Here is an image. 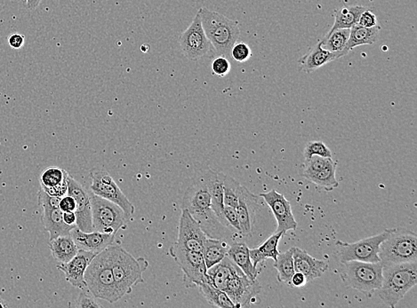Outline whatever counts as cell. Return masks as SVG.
<instances>
[{"label": "cell", "mask_w": 417, "mask_h": 308, "mask_svg": "<svg viewBox=\"0 0 417 308\" xmlns=\"http://www.w3.org/2000/svg\"><path fill=\"white\" fill-rule=\"evenodd\" d=\"M75 307L78 308H100L103 307L101 305L95 300V298L90 293H81L78 295L76 303L74 305Z\"/></svg>", "instance_id": "cell-41"}, {"label": "cell", "mask_w": 417, "mask_h": 308, "mask_svg": "<svg viewBox=\"0 0 417 308\" xmlns=\"http://www.w3.org/2000/svg\"><path fill=\"white\" fill-rule=\"evenodd\" d=\"M241 185L235 179L228 175L223 179V204L237 208Z\"/></svg>", "instance_id": "cell-35"}, {"label": "cell", "mask_w": 417, "mask_h": 308, "mask_svg": "<svg viewBox=\"0 0 417 308\" xmlns=\"http://www.w3.org/2000/svg\"><path fill=\"white\" fill-rule=\"evenodd\" d=\"M212 72L215 76L223 78L227 76L232 70L231 62L227 57L223 55H218L213 59L211 64Z\"/></svg>", "instance_id": "cell-39"}, {"label": "cell", "mask_w": 417, "mask_h": 308, "mask_svg": "<svg viewBox=\"0 0 417 308\" xmlns=\"http://www.w3.org/2000/svg\"><path fill=\"white\" fill-rule=\"evenodd\" d=\"M107 250L118 290L123 298L132 293L136 285L144 283L143 274L149 262L143 258H134L120 245L111 244Z\"/></svg>", "instance_id": "cell-3"}, {"label": "cell", "mask_w": 417, "mask_h": 308, "mask_svg": "<svg viewBox=\"0 0 417 308\" xmlns=\"http://www.w3.org/2000/svg\"><path fill=\"white\" fill-rule=\"evenodd\" d=\"M283 233L275 232L270 237L260 245V247L249 249L251 261L254 267L257 268L259 264H262L268 258L277 260L280 251L278 250V242L284 237Z\"/></svg>", "instance_id": "cell-26"}, {"label": "cell", "mask_w": 417, "mask_h": 308, "mask_svg": "<svg viewBox=\"0 0 417 308\" xmlns=\"http://www.w3.org/2000/svg\"><path fill=\"white\" fill-rule=\"evenodd\" d=\"M68 178V175H67ZM67 178L61 183L52 188H41L45 193H48L49 196H55V198H62L68 193V182Z\"/></svg>", "instance_id": "cell-43"}, {"label": "cell", "mask_w": 417, "mask_h": 308, "mask_svg": "<svg viewBox=\"0 0 417 308\" xmlns=\"http://www.w3.org/2000/svg\"><path fill=\"white\" fill-rule=\"evenodd\" d=\"M206 180H208V185L210 195H211V205L212 209L219 221L222 223L225 227H229L227 222L223 215V179H225V173L213 171L211 169L206 170Z\"/></svg>", "instance_id": "cell-22"}, {"label": "cell", "mask_w": 417, "mask_h": 308, "mask_svg": "<svg viewBox=\"0 0 417 308\" xmlns=\"http://www.w3.org/2000/svg\"><path fill=\"white\" fill-rule=\"evenodd\" d=\"M69 173L64 169L58 167H48L44 170L39 179L41 188H52V186L61 184L67 178Z\"/></svg>", "instance_id": "cell-36"}, {"label": "cell", "mask_w": 417, "mask_h": 308, "mask_svg": "<svg viewBox=\"0 0 417 308\" xmlns=\"http://www.w3.org/2000/svg\"><path fill=\"white\" fill-rule=\"evenodd\" d=\"M223 215L229 228H234L236 231L241 233V225H239L237 210L232 206L225 205ZM241 235V234H239Z\"/></svg>", "instance_id": "cell-40"}, {"label": "cell", "mask_w": 417, "mask_h": 308, "mask_svg": "<svg viewBox=\"0 0 417 308\" xmlns=\"http://www.w3.org/2000/svg\"><path fill=\"white\" fill-rule=\"evenodd\" d=\"M259 207L258 196L253 194L246 186H241L237 214L242 237H251L255 228L256 211Z\"/></svg>", "instance_id": "cell-18"}, {"label": "cell", "mask_w": 417, "mask_h": 308, "mask_svg": "<svg viewBox=\"0 0 417 308\" xmlns=\"http://www.w3.org/2000/svg\"><path fill=\"white\" fill-rule=\"evenodd\" d=\"M198 12L203 29L213 51L218 55L231 57L233 45L241 37L239 22L206 8H199Z\"/></svg>", "instance_id": "cell-2"}, {"label": "cell", "mask_w": 417, "mask_h": 308, "mask_svg": "<svg viewBox=\"0 0 417 308\" xmlns=\"http://www.w3.org/2000/svg\"><path fill=\"white\" fill-rule=\"evenodd\" d=\"M8 42L10 47L13 49H21L24 47L25 37L20 34H13L9 36Z\"/></svg>", "instance_id": "cell-45"}, {"label": "cell", "mask_w": 417, "mask_h": 308, "mask_svg": "<svg viewBox=\"0 0 417 308\" xmlns=\"http://www.w3.org/2000/svg\"><path fill=\"white\" fill-rule=\"evenodd\" d=\"M367 8L361 6H344L334 12V22L331 29H351L358 24L360 15Z\"/></svg>", "instance_id": "cell-31"}, {"label": "cell", "mask_w": 417, "mask_h": 308, "mask_svg": "<svg viewBox=\"0 0 417 308\" xmlns=\"http://www.w3.org/2000/svg\"><path fill=\"white\" fill-rule=\"evenodd\" d=\"M293 249V258L295 272H300L306 277L307 281H313L323 277L328 270V265L323 261L311 256L306 251L300 248Z\"/></svg>", "instance_id": "cell-20"}, {"label": "cell", "mask_w": 417, "mask_h": 308, "mask_svg": "<svg viewBox=\"0 0 417 308\" xmlns=\"http://www.w3.org/2000/svg\"><path fill=\"white\" fill-rule=\"evenodd\" d=\"M304 156L305 160L310 159L311 156H320L323 157H330L332 159V152L328 149L326 144L320 140L315 142H309L305 147Z\"/></svg>", "instance_id": "cell-37"}, {"label": "cell", "mask_w": 417, "mask_h": 308, "mask_svg": "<svg viewBox=\"0 0 417 308\" xmlns=\"http://www.w3.org/2000/svg\"><path fill=\"white\" fill-rule=\"evenodd\" d=\"M85 281L88 291L95 299L118 302L121 298L115 281L107 249L101 251L90 262L85 273Z\"/></svg>", "instance_id": "cell-5"}, {"label": "cell", "mask_w": 417, "mask_h": 308, "mask_svg": "<svg viewBox=\"0 0 417 308\" xmlns=\"http://www.w3.org/2000/svg\"><path fill=\"white\" fill-rule=\"evenodd\" d=\"M8 307V305L5 302V300H3L1 298H0V308H6Z\"/></svg>", "instance_id": "cell-49"}, {"label": "cell", "mask_w": 417, "mask_h": 308, "mask_svg": "<svg viewBox=\"0 0 417 308\" xmlns=\"http://www.w3.org/2000/svg\"><path fill=\"white\" fill-rule=\"evenodd\" d=\"M227 256L241 268L251 280H256L261 270L254 267L249 254V248L245 242H234L229 244Z\"/></svg>", "instance_id": "cell-25"}, {"label": "cell", "mask_w": 417, "mask_h": 308, "mask_svg": "<svg viewBox=\"0 0 417 308\" xmlns=\"http://www.w3.org/2000/svg\"><path fill=\"white\" fill-rule=\"evenodd\" d=\"M24 1L27 3V8L29 10H34L41 4V0H24Z\"/></svg>", "instance_id": "cell-48"}, {"label": "cell", "mask_w": 417, "mask_h": 308, "mask_svg": "<svg viewBox=\"0 0 417 308\" xmlns=\"http://www.w3.org/2000/svg\"><path fill=\"white\" fill-rule=\"evenodd\" d=\"M336 169L337 163L333 162L320 171L304 176V178L326 191H332L339 186V182L336 178Z\"/></svg>", "instance_id": "cell-32"}, {"label": "cell", "mask_w": 417, "mask_h": 308, "mask_svg": "<svg viewBox=\"0 0 417 308\" xmlns=\"http://www.w3.org/2000/svg\"><path fill=\"white\" fill-rule=\"evenodd\" d=\"M208 235L199 223L185 209H182L179 219L178 237L176 244L193 251L202 252Z\"/></svg>", "instance_id": "cell-15"}, {"label": "cell", "mask_w": 417, "mask_h": 308, "mask_svg": "<svg viewBox=\"0 0 417 308\" xmlns=\"http://www.w3.org/2000/svg\"><path fill=\"white\" fill-rule=\"evenodd\" d=\"M252 57L251 48L244 42H236L231 50V57L239 64L247 62Z\"/></svg>", "instance_id": "cell-38"}, {"label": "cell", "mask_w": 417, "mask_h": 308, "mask_svg": "<svg viewBox=\"0 0 417 308\" xmlns=\"http://www.w3.org/2000/svg\"><path fill=\"white\" fill-rule=\"evenodd\" d=\"M52 256L59 263H67L78 254V248L71 235H61L49 242Z\"/></svg>", "instance_id": "cell-28"}, {"label": "cell", "mask_w": 417, "mask_h": 308, "mask_svg": "<svg viewBox=\"0 0 417 308\" xmlns=\"http://www.w3.org/2000/svg\"><path fill=\"white\" fill-rule=\"evenodd\" d=\"M394 229H386L381 234L354 242L337 241L334 255L340 263L353 261L377 263L380 262V245L392 234Z\"/></svg>", "instance_id": "cell-8"}, {"label": "cell", "mask_w": 417, "mask_h": 308, "mask_svg": "<svg viewBox=\"0 0 417 308\" xmlns=\"http://www.w3.org/2000/svg\"><path fill=\"white\" fill-rule=\"evenodd\" d=\"M97 255L94 252L78 250V254L70 261L67 263H59L57 268L64 274L65 279L72 286L84 290L87 288L85 281V270Z\"/></svg>", "instance_id": "cell-17"}, {"label": "cell", "mask_w": 417, "mask_h": 308, "mask_svg": "<svg viewBox=\"0 0 417 308\" xmlns=\"http://www.w3.org/2000/svg\"><path fill=\"white\" fill-rule=\"evenodd\" d=\"M90 176L92 182L90 191L93 194L115 203L123 210L127 218L132 217L136 211L134 206L121 191L109 173L104 169L94 168L91 170Z\"/></svg>", "instance_id": "cell-11"}, {"label": "cell", "mask_w": 417, "mask_h": 308, "mask_svg": "<svg viewBox=\"0 0 417 308\" xmlns=\"http://www.w3.org/2000/svg\"><path fill=\"white\" fill-rule=\"evenodd\" d=\"M182 209H185L199 223L208 237L223 239L229 237V228L219 221L211 205L206 170L197 175L195 182L187 189L183 196Z\"/></svg>", "instance_id": "cell-1"}, {"label": "cell", "mask_w": 417, "mask_h": 308, "mask_svg": "<svg viewBox=\"0 0 417 308\" xmlns=\"http://www.w3.org/2000/svg\"><path fill=\"white\" fill-rule=\"evenodd\" d=\"M259 196L264 198L277 219L278 228L276 232H281L285 235L288 231L297 230V222L292 212L290 203L283 194L276 189H271V191L261 193Z\"/></svg>", "instance_id": "cell-14"}, {"label": "cell", "mask_w": 417, "mask_h": 308, "mask_svg": "<svg viewBox=\"0 0 417 308\" xmlns=\"http://www.w3.org/2000/svg\"><path fill=\"white\" fill-rule=\"evenodd\" d=\"M67 182V194L76 201V210L74 212L77 217L76 227L83 232L94 231L90 193L70 175H68Z\"/></svg>", "instance_id": "cell-16"}, {"label": "cell", "mask_w": 417, "mask_h": 308, "mask_svg": "<svg viewBox=\"0 0 417 308\" xmlns=\"http://www.w3.org/2000/svg\"><path fill=\"white\" fill-rule=\"evenodd\" d=\"M306 284L307 279L306 277H305V275L300 273V272H295L293 277L291 278L290 286L295 288H303Z\"/></svg>", "instance_id": "cell-46"}, {"label": "cell", "mask_w": 417, "mask_h": 308, "mask_svg": "<svg viewBox=\"0 0 417 308\" xmlns=\"http://www.w3.org/2000/svg\"><path fill=\"white\" fill-rule=\"evenodd\" d=\"M71 235L76 244L78 250L100 254L113 244L115 235L106 234L98 231L83 232L75 227L71 231Z\"/></svg>", "instance_id": "cell-19"}, {"label": "cell", "mask_w": 417, "mask_h": 308, "mask_svg": "<svg viewBox=\"0 0 417 308\" xmlns=\"http://www.w3.org/2000/svg\"><path fill=\"white\" fill-rule=\"evenodd\" d=\"M337 59H340L338 54L325 50L321 47L320 41L298 61V64H300L302 71L306 72V73H313L324 65L336 61Z\"/></svg>", "instance_id": "cell-23"}, {"label": "cell", "mask_w": 417, "mask_h": 308, "mask_svg": "<svg viewBox=\"0 0 417 308\" xmlns=\"http://www.w3.org/2000/svg\"><path fill=\"white\" fill-rule=\"evenodd\" d=\"M377 24V18L374 13L371 12L370 10L366 9L365 11L360 15L359 22L358 25L362 26V27L372 28L375 27Z\"/></svg>", "instance_id": "cell-42"}, {"label": "cell", "mask_w": 417, "mask_h": 308, "mask_svg": "<svg viewBox=\"0 0 417 308\" xmlns=\"http://www.w3.org/2000/svg\"><path fill=\"white\" fill-rule=\"evenodd\" d=\"M241 270V268L231 258L226 256L221 262L208 268L206 271L208 283L218 289L225 291L229 280Z\"/></svg>", "instance_id": "cell-24"}, {"label": "cell", "mask_w": 417, "mask_h": 308, "mask_svg": "<svg viewBox=\"0 0 417 308\" xmlns=\"http://www.w3.org/2000/svg\"><path fill=\"white\" fill-rule=\"evenodd\" d=\"M229 244L223 239L208 237L206 239L203 247V257L206 262V268L213 267L218 264L223 258L227 256Z\"/></svg>", "instance_id": "cell-29"}, {"label": "cell", "mask_w": 417, "mask_h": 308, "mask_svg": "<svg viewBox=\"0 0 417 308\" xmlns=\"http://www.w3.org/2000/svg\"><path fill=\"white\" fill-rule=\"evenodd\" d=\"M65 224L68 226H76L77 217L74 212H66L62 214Z\"/></svg>", "instance_id": "cell-47"}, {"label": "cell", "mask_w": 417, "mask_h": 308, "mask_svg": "<svg viewBox=\"0 0 417 308\" xmlns=\"http://www.w3.org/2000/svg\"><path fill=\"white\" fill-rule=\"evenodd\" d=\"M179 44L183 55L190 61H198L212 52L213 47L203 29L199 12L181 35Z\"/></svg>", "instance_id": "cell-12"}, {"label": "cell", "mask_w": 417, "mask_h": 308, "mask_svg": "<svg viewBox=\"0 0 417 308\" xmlns=\"http://www.w3.org/2000/svg\"><path fill=\"white\" fill-rule=\"evenodd\" d=\"M274 267L278 271V281L280 283L290 284L292 277L295 274V265L293 258V249L282 252L278 255L277 260L274 261Z\"/></svg>", "instance_id": "cell-33"}, {"label": "cell", "mask_w": 417, "mask_h": 308, "mask_svg": "<svg viewBox=\"0 0 417 308\" xmlns=\"http://www.w3.org/2000/svg\"><path fill=\"white\" fill-rule=\"evenodd\" d=\"M200 293L203 295L206 301L213 307L220 308H235L234 304L229 300L228 295L225 291L218 289L212 284L206 283L202 284L199 286Z\"/></svg>", "instance_id": "cell-34"}, {"label": "cell", "mask_w": 417, "mask_h": 308, "mask_svg": "<svg viewBox=\"0 0 417 308\" xmlns=\"http://www.w3.org/2000/svg\"><path fill=\"white\" fill-rule=\"evenodd\" d=\"M90 193L92 222L94 231L116 235L127 222V215L119 205Z\"/></svg>", "instance_id": "cell-9"}, {"label": "cell", "mask_w": 417, "mask_h": 308, "mask_svg": "<svg viewBox=\"0 0 417 308\" xmlns=\"http://www.w3.org/2000/svg\"><path fill=\"white\" fill-rule=\"evenodd\" d=\"M379 258L384 265L417 262V235L406 228H395L380 245Z\"/></svg>", "instance_id": "cell-7"}, {"label": "cell", "mask_w": 417, "mask_h": 308, "mask_svg": "<svg viewBox=\"0 0 417 308\" xmlns=\"http://www.w3.org/2000/svg\"><path fill=\"white\" fill-rule=\"evenodd\" d=\"M416 284L417 262L384 265L379 296L386 306L394 307Z\"/></svg>", "instance_id": "cell-4"}, {"label": "cell", "mask_w": 417, "mask_h": 308, "mask_svg": "<svg viewBox=\"0 0 417 308\" xmlns=\"http://www.w3.org/2000/svg\"><path fill=\"white\" fill-rule=\"evenodd\" d=\"M41 207L42 208L41 221L45 230L50 235V240L61 235H71L72 229L76 227V226L65 224L62 218L64 212L60 208L47 205H41Z\"/></svg>", "instance_id": "cell-21"}, {"label": "cell", "mask_w": 417, "mask_h": 308, "mask_svg": "<svg viewBox=\"0 0 417 308\" xmlns=\"http://www.w3.org/2000/svg\"><path fill=\"white\" fill-rule=\"evenodd\" d=\"M261 290L257 280H251L241 270L229 280L225 291L235 308H241L251 307Z\"/></svg>", "instance_id": "cell-13"}, {"label": "cell", "mask_w": 417, "mask_h": 308, "mask_svg": "<svg viewBox=\"0 0 417 308\" xmlns=\"http://www.w3.org/2000/svg\"><path fill=\"white\" fill-rule=\"evenodd\" d=\"M381 27L379 24L372 28L362 27L355 25L351 29L350 37L348 39L347 45L344 52L346 54H349L353 49L360 47V45H370L376 43L379 41Z\"/></svg>", "instance_id": "cell-27"}, {"label": "cell", "mask_w": 417, "mask_h": 308, "mask_svg": "<svg viewBox=\"0 0 417 308\" xmlns=\"http://www.w3.org/2000/svg\"><path fill=\"white\" fill-rule=\"evenodd\" d=\"M59 208L61 209L62 212H75V210H76V201H75V199L71 196L65 195L60 199Z\"/></svg>", "instance_id": "cell-44"}, {"label": "cell", "mask_w": 417, "mask_h": 308, "mask_svg": "<svg viewBox=\"0 0 417 308\" xmlns=\"http://www.w3.org/2000/svg\"><path fill=\"white\" fill-rule=\"evenodd\" d=\"M169 254L182 270L186 288L199 287L208 281V268L202 252L188 250L175 242L171 245Z\"/></svg>", "instance_id": "cell-10"}, {"label": "cell", "mask_w": 417, "mask_h": 308, "mask_svg": "<svg viewBox=\"0 0 417 308\" xmlns=\"http://www.w3.org/2000/svg\"><path fill=\"white\" fill-rule=\"evenodd\" d=\"M350 31L351 29H330L320 41L321 47L325 50L338 54L339 58L346 57L344 49L350 37Z\"/></svg>", "instance_id": "cell-30"}, {"label": "cell", "mask_w": 417, "mask_h": 308, "mask_svg": "<svg viewBox=\"0 0 417 308\" xmlns=\"http://www.w3.org/2000/svg\"><path fill=\"white\" fill-rule=\"evenodd\" d=\"M340 264L338 272L344 286L360 291L367 298H372L379 291L383 281L381 262L369 263L353 261Z\"/></svg>", "instance_id": "cell-6"}]
</instances>
